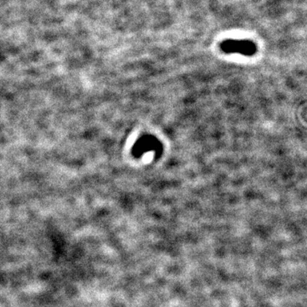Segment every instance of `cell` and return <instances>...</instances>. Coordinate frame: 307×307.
<instances>
[{
    "label": "cell",
    "mask_w": 307,
    "mask_h": 307,
    "mask_svg": "<svg viewBox=\"0 0 307 307\" xmlns=\"http://www.w3.org/2000/svg\"><path fill=\"white\" fill-rule=\"evenodd\" d=\"M220 50L226 54H241L251 57L255 54V43L247 39H226L220 44Z\"/></svg>",
    "instance_id": "cell-1"
},
{
    "label": "cell",
    "mask_w": 307,
    "mask_h": 307,
    "mask_svg": "<svg viewBox=\"0 0 307 307\" xmlns=\"http://www.w3.org/2000/svg\"><path fill=\"white\" fill-rule=\"evenodd\" d=\"M163 151L162 145L154 136H142L136 141L133 147V154L136 158H140L148 152H154L156 155H159Z\"/></svg>",
    "instance_id": "cell-2"
}]
</instances>
